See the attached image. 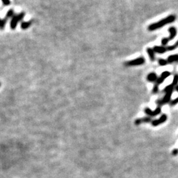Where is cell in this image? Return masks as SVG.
Wrapping results in <instances>:
<instances>
[{"label": "cell", "instance_id": "9", "mask_svg": "<svg viewBox=\"0 0 178 178\" xmlns=\"http://www.w3.org/2000/svg\"><path fill=\"white\" fill-rule=\"evenodd\" d=\"M153 49V50H154V52H155V53L160 54H164L165 52L167 51V49H166V47L165 46H156L154 47Z\"/></svg>", "mask_w": 178, "mask_h": 178}, {"label": "cell", "instance_id": "24", "mask_svg": "<svg viewBox=\"0 0 178 178\" xmlns=\"http://www.w3.org/2000/svg\"><path fill=\"white\" fill-rule=\"evenodd\" d=\"M171 154H172V155L173 156H177L178 155V149H173L172 152H171Z\"/></svg>", "mask_w": 178, "mask_h": 178}, {"label": "cell", "instance_id": "21", "mask_svg": "<svg viewBox=\"0 0 178 178\" xmlns=\"http://www.w3.org/2000/svg\"><path fill=\"white\" fill-rule=\"evenodd\" d=\"M177 104H178V97L175 98V99H173V100H171L170 102V104L171 106H175Z\"/></svg>", "mask_w": 178, "mask_h": 178}, {"label": "cell", "instance_id": "13", "mask_svg": "<svg viewBox=\"0 0 178 178\" xmlns=\"http://www.w3.org/2000/svg\"><path fill=\"white\" fill-rule=\"evenodd\" d=\"M166 60L168 62V64H172V63L178 62V54L170 56Z\"/></svg>", "mask_w": 178, "mask_h": 178}, {"label": "cell", "instance_id": "23", "mask_svg": "<svg viewBox=\"0 0 178 178\" xmlns=\"http://www.w3.org/2000/svg\"><path fill=\"white\" fill-rule=\"evenodd\" d=\"M158 90H159V88H158V86L156 85V84H155V85L154 86L153 89V94H156V93L158 92Z\"/></svg>", "mask_w": 178, "mask_h": 178}, {"label": "cell", "instance_id": "2", "mask_svg": "<svg viewBox=\"0 0 178 178\" xmlns=\"http://www.w3.org/2000/svg\"><path fill=\"white\" fill-rule=\"evenodd\" d=\"M25 12H21L20 13L17 15H14V16L12 17L11 21L10 23V28L11 29L15 30L16 29L18 23L23 20L25 17Z\"/></svg>", "mask_w": 178, "mask_h": 178}, {"label": "cell", "instance_id": "17", "mask_svg": "<svg viewBox=\"0 0 178 178\" xmlns=\"http://www.w3.org/2000/svg\"><path fill=\"white\" fill-rule=\"evenodd\" d=\"M158 64L160 66H166L168 64V62H167L166 60L159 59L158 60Z\"/></svg>", "mask_w": 178, "mask_h": 178}, {"label": "cell", "instance_id": "11", "mask_svg": "<svg viewBox=\"0 0 178 178\" xmlns=\"http://www.w3.org/2000/svg\"><path fill=\"white\" fill-rule=\"evenodd\" d=\"M157 79H158L157 75H156L155 73H149V74L147 75V81H148L149 82H156Z\"/></svg>", "mask_w": 178, "mask_h": 178}, {"label": "cell", "instance_id": "26", "mask_svg": "<svg viewBox=\"0 0 178 178\" xmlns=\"http://www.w3.org/2000/svg\"><path fill=\"white\" fill-rule=\"evenodd\" d=\"M0 86H1V84H0Z\"/></svg>", "mask_w": 178, "mask_h": 178}, {"label": "cell", "instance_id": "19", "mask_svg": "<svg viewBox=\"0 0 178 178\" xmlns=\"http://www.w3.org/2000/svg\"><path fill=\"white\" fill-rule=\"evenodd\" d=\"M171 84H172L174 86L177 85V84H178V75H174V77H173V79L172 83Z\"/></svg>", "mask_w": 178, "mask_h": 178}, {"label": "cell", "instance_id": "25", "mask_svg": "<svg viewBox=\"0 0 178 178\" xmlns=\"http://www.w3.org/2000/svg\"><path fill=\"white\" fill-rule=\"evenodd\" d=\"M174 88L175 89V90H176L177 92H178V84H177V85H176V86H175V88Z\"/></svg>", "mask_w": 178, "mask_h": 178}, {"label": "cell", "instance_id": "7", "mask_svg": "<svg viewBox=\"0 0 178 178\" xmlns=\"http://www.w3.org/2000/svg\"><path fill=\"white\" fill-rule=\"evenodd\" d=\"M167 119H168V116L166 114H162L161 116L160 117L159 119H155V120L152 121V125L153 126H158V125H160L164 123V122H166Z\"/></svg>", "mask_w": 178, "mask_h": 178}, {"label": "cell", "instance_id": "16", "mask_svg": "<svg viewBox=\"0 0 178 178\" xmlns=\"http://www.w3.org/2000/svg\"><path fill=\"white\" fill-rule=\"evenodd\" d=\"M177 47H178V40L174 44L170 46H168L166 48V49H167V51H173L176 49Z\"/></svg>", "mask_w": 178, "mask_h": 178}, {"label": "cell", "instance_id": "20", "mask_svg": "<svg viewBox=\"0 0 178 178\" xmlns=\"http://www.w3.org/2000/svg\"><path fill=\"white\" fill-rule=\"evenodd\" d=\"M169 39H168V38H163L162 39V41H161V42H162V46H166L167 44H168V42H169Z\"/></svg>", "mask_w": 178, "mask_h": 178}, {"label": "cell", "instance_id": "3", "mask_svg": "<svg viewBox=\"0 0 178 178\" xmlns=\"http://www.w3.org/2000/svg\"><path fill=\"white\" fill-rule=\"evenodd\" d=\"M173 90H174V89L167 91V92H166V94H165L163 98L156 100V104H158V106L160 107V106L162 105H164V104L170 103V102L171 101V97L173 92Z\"/></svg>", "mask_w": 178, "mask_h": 178}, {"label": "cell", "instance_id": "22", "mask_svg": "<svg viewBox=\"0 0 178 178\" xmlns=\"http://www.w3.org/2000/svg\"><path fill=\"white\" fill-rule=\"evenodd\" d=\"M1 1H2V3H3V5L5 6L9 5L11 4L10 0H1Z\"/></svg>", "mask_w": 178, "mask_h": 178}, {"label": "cell", "instance_id": "8", "mask_svg": "<svg viewBox=\"0 0 178 178\" xmlns=\"http://www.w3.org/2000/svg\"><path fill=\"white\" fill-rule=\"evenodd\" d=\"M168 32H169V33H170V35H169V37H168L169 40L170 41V40H173V39H174V38L177 35L176 28H175L173 27H171L170 28H169Z\"/></svg>", "mask_w": 178, "mask_h": 178}, {"label": "cell", "instance_id": "6", "mask_svg": "<svg viewBox=\"0 0 178 178\" xmlns=\"http://www.w3.org/2000/svg\"><path fill=\"white\" fill-rule=\"evenodd\" d=\"M171 75V73L170 72H169V71H164L163 73H162L161 75H160V77H158L157 80H156V85H160V84H161L162 83H163L164 81H165V79H166L167 78L170 77V76Z\"/></svg>", "mask_w": 178, "mask_h": 178}, {"label": "cell", "instance_id": "5", "mask_svg": "<svg viewBox=\"0 0 178 178\" xmlns=\"http://www.w3.org/2000/svg\"><path fill=\"white\" fill-rule=\"evenodd\" d=\"M162 112L161 107L158 106L156 109L155 110H152L149 108H146L145 109V112L147 115H148L149 117H155L159 115Z\"/></svg>", "mask_w": 178, "mask_h": 178}, {"label": "cell", "instance_id": "12", "mask_svg": "<svg viewBox=\"0 0 178 178\" xmlns=\"http://www.w3.org/2000/svg\"><path fill=\"white\" fill-rule=\"evenodd\" d=\"M147 52L148 54V56L152 62H154L155 60V52H154L153 49L151 48H148L147 49Z\"/></svg>", "mask_w": 178, "mask_h": 178}, {"label": "cell", "instance_id": "15", "mask_svg": "<svg viewBox=\"0 0 178 178\" xmlns=\"http://www.w3.org/2000/svg\"><path fill=\"white\" fill-rule=\"evenodd\" d=\"M8 19H9V18L6 16L5 17V18L3 19H0V29L1 30L4 29V28H5V27L6 23H7V22Z\"/></svg>", "mask_w": 178, "mask_h": 178}, {"label": "cell", "instance_id": "10", "mask_svg": "<svg viewBox=\"0 0 178 178\" xmlns=\"http://www.w3.org/2000/svg\"><path fill=\"white\" fill-rule=\"evenodd\" d=\"M152 121V119L151 117H145V118H141V119H137L135 121V124L136 125H140L143 123H149Z\"/></svg>", "mask_w": 178, "mask_h": 178}, {"label": "cell", "instance_id": "14", "mask_svg": "<svg viewBox=\"0 0 178 178\" xmlns=\"http://www.w3.org/2000/svg\"><path fill=\"white\" fill-rule=\"evenodd\" d=\"M32 25V21H23L22 23H21V28L23 30H27L29 29V28Z\"/></svg>", "mask_w": 178, "mask_h": 178}, {"label": "cell", "instance_id": "4", "mask_svg": "<svg viewBox=\"0 0 178 178\" xmlns=\"http://www.w3.org/2000/svg\"><path fill=\"white\" fill-rule=\"evenodd\" d=\"M145 63V59L143 57H139L135 60L128 61L125 63V66L126 67H135L142 66Z\"/></svg>", "mask_w": 178, "mask_h": 178}, {"label": "cell", "instance_id": "1", "mask_svg": "<svg viewBox=\"0 0 178 178\" xmlns=\"http://www.w3.org/2000/svg\"><path fill=\"white\" fill-rule=\"evenodd\" d=\"M175 19H176V17L174 15H170L166 17V18L158 21V22L151 24L148 27V30L149 31H155V30L161 29L164 26H166L168 25V24L174 22Z\"/></svg>", "mask_w": 178, "mask_h": 178}, {"label": "cell", "instance_id": "18", "mask_svg": "<svg viewBox=\"0 0 178 178\" xmlns=\"http://www.w3.org/2000/svg\"><path fill=\"white\" fill-rule=\"evenodd\" d=\"M14 15H15V13H14L13 9H9L7 11L5 16L9 19V18H12V17L14 16Z\"/></svg>", "mask_w": 178, "mask_h": 178}]
</instances>
